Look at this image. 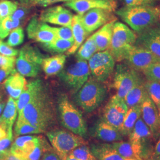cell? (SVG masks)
<instances>
[{"label": "cell", "instance_id": "obj_1", "mask_svg": "<svg viewBox=\"0 0 160 160\" xmlns=\"http://www.w3.org/2000/svg\"><path fill=\"white\" fill-rule=\"evenodd\" d=\"M56 113L51 97L43 86L22 112L18 114L17 118L26 120L43 132L54 123Z\"/></svg>", "mask_w": 160, "mask_h": 160}, {"label": "cell", "instance_id": "obj_2", "mask_svg": "<svg viewBox=\"0 0 160 160\" xmlns=\"http://www.w3.org/2000/svg\"><path fill=\"white\" fill-rule=\"evenodd\" d=\"M116 13L138 33L158 22L156 7L152 6H125L116 10Z\"/></svg>", "mask_w": 160, "mask_h": 160}, {"label": "cell", "instance_id": "obj_3", "mask_svg": "<svg viewBox=\"0 0 160 160\" xmlns=\"http://www.w3.org/2000/svg\"><path fill=\"white\" fill-rule=\"evenodd\" d=\"M107 96V90L102 82L92 77L89 78L80 90L75 93V103L87 113L98 108Z\"/></svg>", "mask_w": 160, "mask_h": 160}, {"label": "cell", "instance_id": "obj_4", "mask_svg": "<svg viewBox=\"0 0 160 160\" xmlns=\"http://www.w3.org/2000/svg\"><path fill=\"white\" fill-rule=\"evenodd\" d=\"M58 110L62 125L69 131L81 137H86L87 127L82 113L71 103L66 95L58 99Z\"/></svg>", "mask_w": 160, "mask_h": 160}, {"label": "cell", "instance_id": "obj_5", "mask_svg": "<svg viewBox=\"0 0 160 160\" xmlns=\"http://www.w3.org/2000/svg\"><path fill=\"white\" fill-rule=\"evenodd\" d=\"M137 36L124 23L115 22L109 51L114 60L120 62L124 60L127 52L135 44Z\"/></svg>", "mask_w": 160, "mask_h": 160}, {"label": "cell", "instance_id": "obj_6", "mask_svg": "<svg viewBox=\"0 0 160 160\" xmlns=\"http://www.w3.org/2000/svg\"><path fill=\"white\" fill-rule=\"evenodd\" d=\"M52 147L61 160L67 157L74 149L86 145L84 139L79 135L63 129H58L48 132L46 133Z\"/></svg>", "mask_w": 160, "mask_h": 160}, {"label": "cell", "instance_id": "obj_7", "mask_svg": "<svg viewBox=\"0 0 160 160\" xmlns=\"http://www.w3.org/2000/svg\"><path fill=\"white\" fill-rule=\"evenodd\" d=\"M45 58L34 46L29 45L23 46L16 61L17 72L24 77H36L40 72Z\"/></svg>", "mask_w": 160, "mask_h": 160}, {"label": "cell", "instance_id": "obj_8", "mask_svg": "<svg viewBox=\"0 0 160 160\" xmlns=\"http://www.w3.org/2000/svg\"><path fill=\"white\" fill-rule=\"evenodd\" d=\"M131 143L141 160H147L151 157V141H155L153 135L148 126L145 123L141 117L137 121L132 131L128 135Z\"/></svg>", "mask_w": 160, "mask_h": 160}, {"label": "cell", "instance_id": "obj_9", "mask_svg": "<svg viewBox=\"0 0 160 160\" xmlns=\"http://www.w3.org/2000/svg\"><path fill=\"white\" fill-rule=\"evenodd\" d=\"M90 75L87 61L77 60L76 62L60 71L58 77L69 89L76 93L86 83Z\"/></svg>", "mask_w": 160, "mask_h": 160}, {"label": "cell", "instance_id": "obj_10", "mask_svg": "<svg viewBox=\"0 0 160 160\" xmlns=\"http://www.w3.org/2000/svg\"><path fill=\"white\" fill-rule=\"evenodd\" d=\"M142 79L139 72L127 65H118L116 67L113 82V87L116 91L115 95L124 99L132 88Z\"/></svg>", "mask_w": 160, "mask_h": 160}, {"label": "cell", "instance_id": "obj_11", "mask_svg": "<svg viewBox=\"0 0 160 160\" xmlns=\"http://www.w3.org/2000/svg\"><path fill=\"white\" fill-rule=\"evenodd\" d=\"M115 62L109 50L97 52L88 62L92 77L101 82L108 80L114 71Z\"/></svg>", "mask_w": 160, "mask_h": 160}, {"label": "cell", "instance_id": "obj_12", "mask_svg": "<svg viewBox=\"0 0 160 160\" xmlns=\"http://www.w3.org/2000/svg\"><path fill=\"white\" fill-rule=\"evenodd\" d=\"M128 110L124 99L114 95L106 105L102 119L120 132Z\"/></svg>", "mask_w": 160, "mask_h": 160}, {"label": "cell", "instance_id": "obj_13", "mask_svg": "<svg viewBox=\"0 0 160 160\" xmlns=\"http://www.w3.org/2000/svg\"><path fill=\"white\" fill-rule=\"evenodd\" d=\"M130 68L138 72H143L157 60L152 53L146 48L134 45L127 52L124 60Z\"/></svg>", "mask_w": 160, "mask_h": 160}, {"label": "cell", "instance_id": "obj_14", "mask_svg": "<svg viewBox=\"0 0 160 160\" xmlns=\"http://www.w3.org/2000/svg\"><path fill=\"white\" fill-rule=\"evenodd\" d=\"M81 22L88 34L109 23L117 20L113 12L109 10L95 8L84 14H80Z\"/></svg>", "mask_w": 160, "mask_h": 160}, {"label": "cell", "instance_id": "obj_15", "mask_svg": "<svg viewBox=\"0 0 160 160\" xmlns=\"http://www.w3.org/2000/svg\"><path fill=\"white\" fill-rule=\"evenodd\" d=\"M26 31L29 39L42 44L51 42L57 38L53 27L42 22L36 16L30 20Z\"/></svg>", "mask_w": 160, "mask_h": 160}, {"label": "cell", "instance_id": "obj_16", "mask_svg": "<svg viewBox=\"0 0 160 160\" xmlns=\"http://www.w3.org/2000/svg\"><path fill=\"white\" fill-rule=\"evenodd\" d=\"M64 6L82 14L95 8H101L114 12L117 8L115 0H71L64 3Z\"/></svg>", "mask_w": 160, "mask_h": 160}, {"label": "cell", "instance_id": "obj_17", "mask_svg": "<svg viewBox=\"0 0 160 160\" xmlns=\"http://www.w3.org/2000/svg\"><path fill=\"white\" fill-rule=\"evenodd\" d=\"M141 117L156 141L160 137V116L158 109L149 96L141 104Z\"/></svg>", "mask_w": 160, "mask_h": 160}, {"label": "cell", "instance_id": "obj_18", "mask_svg": "<svg viewBox=\"0 0 160 160\" xmlns=\"http://www.w3.org/2000/svg\"><path fill=\"white\" fill-rule=\"evenodd\" d=\"M73 16V14L67 8L62 6H55L43 11L40 15L39 20L43 23L71 27Z\"/></svg>", "mask_w": 160, "mask_h": 160}, {"label": "cell", "instance_id": "obj_19", "mask_svg": "<svg viewBox=\"0 0 160 160\" xmlns=\"http://www.w3.org/2000/svg\"><path fill=\"white\" fill-rule=\"evenodd\" d=\"M135 45L148 49L160 62V27L152 26L139 33Z\"/></svg>", "mask_w": 160, "mask_h": 160}, {"label": "cell", "instance_id": "obj_20", "mask_svg": "<svg viewBox=\"0 0 160 160\" xmlns=\"http://www.w3.org/2000/svg\"><path fill=\"white\" fill-rule=\"evenodd\" d=\"M92 132L94 137L103 142L112 143L123 141V136L121 132L103 119L97 122Z\"/></svg>", "mask_w": 160, "mask_h": 160}, {"label": "cell", "instance_id": "obj_21", "mask_svg": "<svg viewBox=\"0 0 160 160\" xmlns=\"http://www.w3.org/2000/svg\"><path fill=\"white\" fill-rule=\"evenodd\" d=\"M40 137L24 135L16 139L9 151L14 154L26 158L39 143Z\"/></svg>", "mask_w": 160, "mask_h": 160}, {"label": "cell", "instance_id": "obj_22", "mask_svg": "<svg viewBox=\"0 0 160 160\" xmlns=\"http://www.w3.org/2000/svg\"><path fill=\"white\" fill-rule=\"evenodd\" d=\"M17 114L16 100L10 97L0 116V125L6 128L8 135H12V126L17 119Z\"/></svg>", "mask_w": 160, "mask_h": 160}, {"label": "cell", "instance_id": "obj_23", "mask_svg": "<svg viewBox=\"0 0 160 160\" xmlns=\"http://www.w3.org/2000/svg\"><path fill=\"white\" fill-rule=\"evenodd\" d=\"M43 84L39 79L33 80L26 84L24 90L16 100L18 114H20L25 106L42 88Z\"/></svg>", "mask_w": 160, "mask_h": 160}, {"label": "cell", "instance_id": "obj_24", "mask_svg": "<svg viewBox=\"0 0 160 160\" xmlns=\"http://www.w3.org/2000/svg\"><path fill=\"white\" fill-rule=\"evenodd\" d=\"M90 150L97 160H139L122 157L109 143L92 144Z\"/></svg>", "mask_w": 160, "mask_h": 160}, {"label": "cell", "instance_id": "obj_25", "mask_svg": "<svg viewBox=\"0 0 160 160\" xmlns=\"http://www.w3.org/2000/svg\"><path fill=\"white\" fill-rule=\"evenodd\" d=\"M71 29L73 35L74 43L72 46L67 52V55L74 54L80 46L83 43L87 36L89 35L87 33L81 22L80 14H77V15H74L71 23Z\"/></svg>", "mask_w": 160, "mask_h": 160}, {"label": "cell", "instance_id": "obj_26", "mask_svg": "<svg viewBox=\"0 0 160 160\" xmlns=\"http://www.w3.org/2000/svg\"><path fill=\"white\" fill-rule=\"evenodd\" d=\"M26 86L24 77L16 72L10 75L4 81V87L10 97L17 100Z\"/></svg>", "mask_w": 160, "mask_h": 160}, {"label": "cell", "instance_id": "obj_27", "mask_svg": "<svg viewBox=\"0 0 160 160\" xmlns=\"http://www.w3.org/2000/svg\"><path fill=\"white\" fill-rule=\"evenodd\" d=\"M145 81L142 79L134 86L127 94L124 100L128 108L136 106H141L148 94L145 87Z\"/></svg>", "mask_w": 160, "mask_h": 160}, {"label": "cell", "instance_id": "obj_28", "mask_svg": "<svg viewBox=\"0 0 160 160\" xmlns=\"http://www.w3.org/2000/svg\"><path fill=\"white\" fill-rule=\"evenodd\" d=\"M115 22H116V20L106 23L94 33L98 51L109 50L112 38L113 25Z\"/></svg>", "mask_w": 160, "mask_h": 160}, {"label": "cell", "instance_id": "obj_29", "mask_svg": "<svg viewBox=\"0 0 160 160\" xmlns=\"http://www.w3.org/2000/svg\"><path fill=\"white\" fill-rule=\"evenodd\" d=\"M66 59L67 55L63 54L45 58L42 62V68L47 75L51 76L57 74L63 69Z\"/></svg>", "mask_w": 160, "mask_h": 160}, {"label": "cell", "instance_id": "obj_30", "mask_svg": "<svg viewBox=\"0 0 160 160\" xmlns=\"http://www.w3.org/2000/svg\"><path fill=\"white\" fill-rule=\"evenodd\" d=\"M141 116V106H136L128 108L120 129V132L123 137L128 136L130 134L137 121Z\"/></svg>", "mask_w": 160, "mask_h": 160}, {"label": "cell", "instance_id": "obj_31", "mask_svg": "<svg viewBox=\"0 0 160 160\" xmlns=\"http://www.w3.org/2000/svg\"><path fill=\"white\" fill-rule=\"evenodd\" d=\"M98 51L94 34L83 42L77 50L76 58L77 60L88 61Z\"/></svg>", "mask_w": 160, "mask_h": 160}, {"label": "cell", "instance_id": "obj_32", "mask_svg": "<svg viewBox=\"0 0 160 160\" xmlns=\"http://www.w3.org/2000/svg\"><path fill=\"white\" fill-rule=\"evenodd\" d=\"M74 41L56 38L51 42L43 43L42 46L46 51L52 53H62L67 52L72 46Z\"/></svg>", "mask_w": 160, "mask_h": 160}, {"label": "cell", "instance_id": "obj_33", "mask_svg": "<svg viewBox=\"0 0 160 160\" xmlns=\"http://www.w3.org/2000/svg\"><path fill=\"white\" fill-rule=\"evenodd\" d=\"M109 144L122 157L125 158H135L141 160L139 158L129 142H128L120 141Z\"/></svg>", "mask_w": 160, "mask_h": 160}, {"label": "cell", "instance_id": "obj_34", "mask_svg": "<svg viewBox=\"0 0 160 160\" xmlns=\"http://www.w3.org/2000/svg\"><path fill=\"white\" fill-rule=\"evenodd\" d=\"M14 132L16 136H20L28 134H38L42 133L43 131L38 128L29 123L26 120L21 118H17Z\"/></svg>", "mask_w": 160, "mask_h": 160}, {"label": "cell", "instance_id": "obj_35", "mask_svg": "<svg viewBox=\"0 0 160 160\" xmlns=\"http://www.w3.org/2000/svg\"><path fill=\"white\" fill-rule=\"evenodd\" d=\"M145 87L148 94L149 97L154 103L158 109L160 116V83L155 81L147 80Z\"/></svg>", "mask_w": 160, "mask_h": 160}, {"label": "cell", "instance_id": "obj_36", "mask_svg": "<svg viewBox=\"0 0 160 160\" xmlns=\"http://www.w3.org/2000/svg\"><path fill=\"white\" fill-rule=\"evenodd\" d=\"M18 8L17 3L10 0H0V21L11 16Z\"/></svg>", "mask_w": 160, "mask_h": 160}, {"label": "cell", "instance_id": "obj_37", "mask_svg": "<svg viewBox=\"0 0 160 160\" xmlns=\"http://www.w3.org/2000/svg\"><path fill=\"white\" fill-rule=\"evenodd\" d=\"M70 154L79 160H97L92 154L90 148L87 145L76 148Z\"/></svg>", "mask_w": 160, "mask_h": 160}, {"label": "cell", "instance_id": "obj_38", "mask_svg": "<svg viewBox=\"0 0 160 160\" xmlns=\"http://www.w3.org/2000/svg\"><path fill=\"white\" fill-rule=\"evenodd\" d=\"M24 39V33L22 27L13 29L10 32L7 40V45L11 47L18 46L23 43Z\"/></svg>", "mask_w": 160, "mask_h": 160}, {"label": "cell", "instance_id": "obj_39", "mask_svg": "<svg viewBox=\"0 0 160 160\" xmlns=\"http://www.w3.org/2000/svg\"><path fill=\"white\" fill-rule=\"evenodd\" d=\"M142 72L147 80L160 83V62L153 63Z\"/></svg>", "mask_w": 160, "mask_h": 160}, {"label": "cell", "instance_id": "obj_40", "mask_svg": "<svg viewBox=\"0 0 160 160\" xmlns=\"http://www.w3.org/2000/svg\"><path fill=\"white\" fill-rule=\"evenodd\" d=\"M53 30L55 33L57 38L63 40H73V35L71 27L62 26L60 28L53 27Z\"/></svg>", "mask_w": 160, "mask_h": 160}, {"label": "cell", "instance_id": "obj_41", "mask_svg": "<svg viewBox=\"0 0 160 160\" xmlns=\"http://www.w3.org/2000/svg\"><path fill=\"white\" fill-rule=\"evenodd\" d=\"M12 30V20L10 16L2 20L0 22V39H5Z\"/></svg>", "mask_w": 160, "mask_h": 160}, {"label": "cell", "instance_id": "obj_42", "mask_svg": "<svg viewBox=\"0 0 160 160\" xmlns=\"http://www.w3.org/2000/svg\"><path fill=\"white\" fill-rule=\"evenodd\" d=\"M40 160H61L56 152L46 142Z\"/></svg>", "mask_w": 160, "mask_h": 160}, {"label": "cell", "instance_id": "obj_43", "mask_svg": "<svg viewBox=\"0 0 160 160\" xmlns=\"http://www.w3.org/2000/svg\"><path fill=\"white\" fill-rule=\"evenodd\" d=\"M19 52L7 45V43L0 40V54L7 57H16L18 55Z\"/></svg>", "mask_w": 160, "mask_h": 160}, {"label": "cell", "instance_id": "obj_44", "mask_svg": "<svg viewBox=\"0 0 160 160\" xmlns=\"http://www.w3.org/2000/svg\"><path fill=\"white\" fill-rule=\"evenodd\" d=\"M71 0H28L24 2L33 6L47 7L59 2H68Z\"/></svg>", "mask_w": 160, "mask_h": 160}, {"label": "cell", "instance_id": "obj_45", "mask_svg": "<svg viewBox=\"0 0 160 160\" xmlns=\"http://www.w3.org/2000/svg\"><path fill=\"white\" fill-rule=\"evenodd\" d=\"M17 72V70L14 68V65H9L1 67L0 68V83L8 78L10 75Z\"/></svg>", "mask_w": 160, "mask_h": 160}, {"label": "cell", "instance_id": "obj_46", "mask_svg": "<svg viewBox=\"0 0 160 160\" xmlns=\"http://www.w3.org/2000/svg\"><path fill=\"white\" fill-rule=\"evenodd\" d=\"M13 136L12 135H7L6 137L0 139V151L6 152L8 151L12 145Z\"/></svg>", "mask_w": 160, "mask_h": 160}, {"label": "cell", "instance_id": "obj_47", "mask_svg": "<svg viewBox=\"0 0 160 160\" xmlns=\"http://www.w3.org/2000/svg\"><path fill=\"white\" fill-rule=\"evenodd\" d=\"M126 6H152L155 0H123Z\"/></svg>", "mask_w": 160, "mask_h": 160}, {"label": "cell", "instance_id": "obj_48", "mask_svg": "<svg viewBox=\"0 0 160 160\" xmlns=\"http://www.w3.org/2000/svg\"><path fill=\"white\" fill-rule=\"evenodd\" d=\"M16 61L15 57H7L0 54V67L14 65Z\"/></svg>", "mask_w": 160, "mask_h": 160}, {"label": "cell", "instance_id": "obj_49", "mask_svg": "<svg viewBox=\"0 0 160 160\" xmlns=\"http://www.w3.org/2000/svg\"><path fill=\"white\" fill-rule=\"evenodd\" d=\"M26 14V10L23 8H17V10L13 12L10 16L12 20H20L22 19Z\"/></svg>", "mask_w": 160, "mask_h": 160}, {"label": "cell", "instance_id": "obj_50", "mask_svg": "<svg viewBox=\"0 0 160 160\" xmlns=\"http://www.w3.org/2000/svg\"><path fill=\"white\" fill-rule=\"evenodd\" d=\"M4 159L6 160H26L23 157L12 154L9 150L6 152Z\"/></svg>", "mask_w": 160, "mask_h": 160}, {"label": "cell", "instance_id": "obj_51", "mask_svg": "<svg viewBox=\"0 0 160 160\" xmlns=\"http://www.w3.org/2000/svg\"><path fill=\"white\" fill-rule=\"evenodd\" d=\"M151 157L158 158L160 159V139L158 140L155 145L154 148L153 150V153Z\"/></svg>", "mask_w": 160, "mask_h": 160}, {"label": "cell", "instance_id": "obj_52", "mask_svg": "<svg viewBox=\"0 0 160 160\" xmlns=\"http://www.w3.org/2000/svg\"><path fill=\"white\" fill-rule=\"evenodd\" d=\"M8 135L7 131L4 126L0 125V139L6 137Z\"/></svg>", "mask_w": 160, "mask_h": 160}, {"label": "cell", "instance_id": "obj_53", "mask_svg": "<svg viewBox=\"0 0 160 160\" xmlns=\"http://www.w3.org/2000/svg\"><path fill=\"white\" fill-rule=\"evenodd\" d=\"M5 106H6V104H5V103H4V102H2V100L0 101V116H1V113H2V111L4 110Z\"/></svg>", "mask_w": 160, "mask_h": 160}, {"label": "cell", "instance_id": "obj_54", "mask_svg": "<svg viewBox=\"0 0 160 160\" xmlns=\"http://www.w3.org/2000/svg\"><path fill=\"white\" fill-rule=\"evenodd\" d=\"M157 12V17H158V22L160 23V4L158 6L156 7Z\"/></svg>", "mask_w": 160, "mask_h": 160}, {"label": "cell", "instance_id": "obj_55", "mask_svg": "<svg viewBox=\"0 0 160 160\" xmlns=\"http://www.w3.org/2000/svg\"><path fill=\"white\" fill-rule=\"evenodd\" d=\"M78 160L77 158H76L75 157H74L71 154H69L68 155V157H67V158H66V160Z\"/></svg>", "mask_w": 160, "mask_h": 160}, {"label": "cell", "instance_id": "obj_56", "mask_svg": "<svg viewBox=\"0 0 160 160\" xmlns=\"http://www.w3.org/2000/svg\"><path fill=\"white\" fill-rule=\"evenodd\" d=\"M6 152H3L0 151V159H4Z\"/></svg>", "mask_w": 160, "mask_h": 160}, {"label": "cell", "instance_id": "obj_57", "mask_svg": "<svg viewBox=\"0 0 160 160\" xmlns=\"http://www.w3.org/2000/svg\"><path fill=\"white\" fill-rule=\"evenodd\" d=\"M147 160H160V158H156V157H151L150 158H149Z\"/></svg>", "mask_w": 160, "mask_h": 160}, {"label": "cell", "instance_id": "obj_58", "mask_svg": "<svg viewBox=\"0 0 160 160\" xmlns=\"http://www.w3.org/2000/svg\"><path fill=\"white\" fill-rule=\"evenodd\" d=\"M2 93L0 92V101L2 100Z\"/></svg>", "mask_w": 160, "mask_h": 160}, {"label": "cell", "instance_id": "obj_59", "mask_svg": "<svg viewBox=\"0 0 160 160\" xmlns=\"http://www.w3.org/2000/svg\"><path fill=\"white\" fill-rule=\"evenodd\" d=\"M21 1H22L23 2H26V1H28V0H21Z\"/></svg>", "mask_w": 160, "mask_h": 160}, {"label": "cell", "instance_id": "obj_60", "mask_svg": "<svg viewBox=\"0 0 160 160\" xmlns=\"http://www.w3.org/2000/svg\"><path fill=\"white\" fill-rule=\"evenodd\" d=\"M0 160H6L5 159H0Z\"/></svg>", "mask_w": 160, "mask_h": 160}, {"label": "cell", "instance_id": "obj_61", "mask_svg": "<svg viewBox=\"0 0 160 160\" xmlns=\"http://www.w3.org/2000/svg\"><path fill=\"white\" fill-rule=\"evenodd\" d=\"M0 22H1V21H0Z\"/></svg>", "mask_w": 160, "mask_h": 160}]
</instances>
